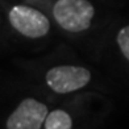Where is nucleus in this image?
<instances>
[{
	"label": "nucleus",
	"instance_id": "obj_1",
	"mask_svg": "<svg viewBox=\"0 0 129 129\" xmlns=\"http://www.w3.org/2000/svg\"><path fill=\"white\" fill-rule=\"evenodd\" d=\"M55 21L69 32H82L91 25L95 15L88 0H58L53 8Z\"/></svg>",
	"mask_w": 129,
	"mask_h": 129
},
{
	"label": "nucleus",
	"instance_id": "obj_2",
	"mask_svg": "<svg viewBox=\"0 0 129 129\" xmlns=\"http://www.w3.org/2000/svg\"><path fill=\"white\" fill-rule=\"evenodd\" d=\"M9 22L19 33L29 38H40L48 34L50 22L42 12L28 5H16L9 12Z\"/></svg>",
	"mask_w": 129,
	"mask_h": 129
},
{
	"label": "nucleus",
	"instance_id": "obj_3",
	"mask_svg": "<svg viewBox=\"0 0 129 129\" xmlns=\"http://www.w3.org/2000/svg\"><path fill=\"white\" fill-rule=\"evenodd\" d=\"M91 80V73L80 66H57L46 73V83L58 93L80 90Z\"/></svg>",
	"mask_w": 129,
	"mask_h": 129
},
{
	"label": "nucleus",
	"instance_id": "obj_4",
	"mask_svg": "<svg viewBox=\"0 0 129 129\" xmlns=\"http://www.w3.org/2000/svg\"><path fill=\"white\" fill-rule=\"evenodd\" d=\"M48 108L36 99H24L7 120L8 129H40L48 116Z\"/></svg>",
	"mask_w": 129,
	"mask_h": 129
},
{
	"label": "nucleus",
	"instance_id": "obj_5",
	"mask_svg": "<svg viewBox=\"0 0 129 129\" xmlns=\"http://www.w3.org/2000/svg\"><path fill=\"white\" fill-rule=\"evenodd\" d=\"M44 126L46 129H70L73 126V120L66 111L54 109L48 113Z\"/></svg>",
	"mask_w": 129,
	"mask_h": 129
},
{
	"label": "nucleus",
	"instance_id": "obj_6",
	"mask_svg": "<svg viewBox=\"0 0 129 129\" xmlns=\"http://www.w3.org/2000/svg\"><path fill=\"white\" fill-rule=\"evenodd\" d=\"M117 44H119L122 54L129 61V25L124 26L119 32V34H117Z\"/></svg>",
	"mask_w": 129,
	"mask_h": 129
}]
</instances>
